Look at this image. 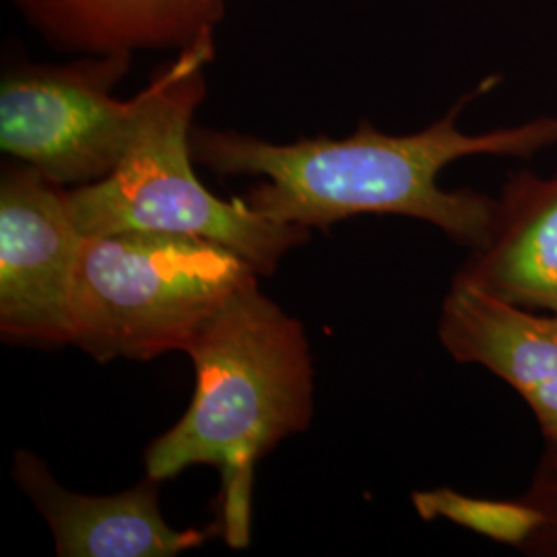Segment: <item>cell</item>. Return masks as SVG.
Segmentation results:
<instances>
[{"label": "cell", "mask_w": 557, "mask_h": 557, "mask_svg": "<svg viewBox=\"0 0 557 557\" xmlns=\"http://www.w3.org/2000/svg\"><path fill=\"white\" fill-rule=\"evenodd\" d=\"M438 338L457 363L479 366L515 388L557 455V314H539L453 281Z\"/></svg>", "instance_id": "7"}, {"label": "cell", "mask_w": 557, "mask_h": 557, "mask_svg": "<svg viewBox=\"0 0 557 557\" xmlns=\"http://www.w3.org/2000/svg\"><path fill=\"white\" fill-rule=\"evenodd\" d=\"M494 298L557 314V170L504 182L492 227L455 275Z\"/></svg>", "instance_id": "9"}, {"label": "cell", "mask_w": 557, "mask_h": 557, "mask_svg": "<svg viewBox=\"0 0 557 557\" xmlns=\"http://www.w3.org/2000/svg\"><path fill=\"white\" fill-rule=\"evenodd\" d=\"M411 502L423 520L444 518L518 552L543 522L537 508L522 496L517 499L473 498L450 487H438L413 492Z\"/></svg>", "instance_id": "11"}, {"label": "cell", "mask_w": 557, "mask_h": 557, "mask_svg": "<svg viewBox=\"0 0 557 557\" xmlns=\"http://www.w3.org/2000/svg\"><path fill=\"white\" fill-rule=\"evenodd\" d=\"M498 79H485L428 128L388 135L370 120L345 139L319 135L289 145L236 131L193 126V158L221 176H262L244 200L264 220L331 230L358 215L425 221L467 248L487 236L496 197L471 188L444 190L440 174L465 158L529 160L557 145V116L518 122L485 133L458 126L462 110Z\"/></svg>", "instance_id": "1"}, {"label": "cell", "mask_w": 557, "mask_h": 557, "mask_svg": "<svg viewBox=\"0 0 557 557\" xmlns=\"http://www.w3.org/2000/svg\"><path fill=\"white\" fill-rule=\"evenodd\" d=\"M85 236L69 188L13 161L0 180V333L34 345L73 343V298Z\"/></svg>", "instance_id": "6"}, {"label": "cell", "mask_w": 557, "mask_h": 557, "mask_svg": "<svg viewBox=\"0 0 557 557\" xmlns=\"http://www.w3.org/2000/svg\"><path fill=\"white\" fill-rule=\"evenodd\" d=\"M60 52L106 57L184 50L225 17V0H13Z\"/></svg>", "instance_id": "10"}, {"label": "cell", "mask_w": 557, "mask_h": 557, "mask_svg": "<svg viewBox=\"0 0 557 557\" xmlns=\"http://www.w3.org/2000/svg\"><path fill=\"white\" fill-rule=\"evenodd\" d=\"M522 498L541 512V527L529 539L520 554L531 557H557V455L545 450L535 478Z\"/></svg>", "instance_id": "12"}, {"label": "cell", "mask_w": 557, "mask_h": 557, "mask_svg": "<svg viewBox=\"0 0 557 557\" xmlns=\"http://www.w3.org/2000/svg\"><path fill=\"white\" fill-rule=\"evenodd\" d=\"M133 54L79 57L69 64L21 62L0 83V147L41 176L79 188L110 176L140 114V94L114 98Z\"/></svg>", "instance_id": "5"}, {"label": "cell", "mask_w": 557, "mask_h": 557, "mask_svg": "<svg viewBox=\"0 0 557 557\" xmlns=\"http://www.w3.org/2000/svg\"><path fill=\"white\" fill-rule=\"evenodd\" d=\"M215 57L207 34L180 50L140 91V114L116 170L69 188L73 218L85 238L119 232H163L215 239L273 275L281 259L308 242V227L264 220L244 199L207 190L193 168V116L207 96L205 69Z\"/></svg>", "instance_id": "3"}, {"label": "cell", "mask_w": 557, "mask_h": 557, "mask_svg": "<svg viewBox=\"0 0 557 557\" xmlns=\"http://www.w3.org/2000/svg\"><path fill=\"white\" fill-rule=\"evenodd\" d=\"M13 478L46 518L59 557H174L209 539L165 522L163 481L151 475L116 496H83L64 490L32 450H20Z\"/></svg>", "instance_id": "8"}, {"label": "cell", "mask_w": 557, "mask_h": 557, "mask_svg": "<svg viewBox=\"0 0 557 557\" xmlns=\"http://www.w3.org/2000/svg\"><path fill=\"white\" fill-rule=\"evenodd\" d=\"M197 386L186 413L145 453L147 475L168 481L207 465L220 471V531L244 549L252 531L257 462L308 430L314 403L310 345L301 322L244 287L186 349Z\"/></svg>", "instance_id": "2"}, {"label": "cell", "mask_w": 557, "mask_h": 557, "mask_svg": "<svg viewBox=\"0 0 557 557\" xmlns=\"http://www.w3.org/2000/svg\"><path fill=\"white\" fill-rule=\"evenodd\" d=\"M257 269L215 239L163 232L85 238L73 345L98 361L184 351Z\"/></svg>", "instance_id": "4"}]
</instances>
